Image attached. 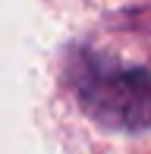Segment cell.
Segmentation results:
<instances>
[{
    "label": "cell",
    "instance_id": "cell-1",
    "mask_svg": "<svg viewBox=\"0 0 151 154\" xmlns=\"http://www.w3.org/2000/svg\"><path fill=\"white\" fill-rule=\"evenodd\" d=\"M69 82L79 104L91 120L110 129H142L151 120V79L142 69H129L107 57L72 54Z\"/></svg>",
    "mask_w": 151,
    "mask_h": 154
}]
</instances>
